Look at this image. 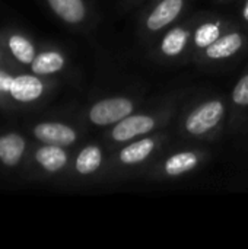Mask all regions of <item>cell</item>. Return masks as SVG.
Returning a JSON list of instances; mask_svg holds the SVG:
<instances>
[{"label": "cell", "mask_w": 248, "mask_h": 249, "mask_svg": "<svg viewBox=\"0 0 248 249\" xmlns=\"http://www.w3.org/2000/svg\"><path fill=\"white\" fill-rule=\"evenodd\" d=\"M47 77L31 73L26 69H18L12 77L7 95V111L25 109L39 102L48 92Z\"/></svg>", "instance_id": "obj_1"}, {"label": "cell", "mask_w": 248, "mask_h": 249, "mask_svg": "<svg viewBox=\"0 0 248 249\" xmlns=\"http://www.w3.org/2000/svg\"><path fill=\"white\" fill-rule=\"evenodd\" d=\"M155 142L152 139H142L129 146H126L120 152V160L126 165H136L148 159V156L153 152Z\"/></svg>", "instance_id": "obj_14"}, {"label": "cell", "mask_w": 248, "mask_h": 249, "mask_svg": "<svg viewBox=\"0 0 248 249\" xmlns=\"http://www.w3.org/2000/svg\"><path fill=\"white\" fill-rule=\"evenodd\" d=\"M199 165V158L193 152L175 153L165 162V172L171 177L183 175L189 171H193Z\"/></svg>", "instance_id": "obj_15"}, {"label": "cell", "mask_w": 248, "mask_h": 249, "mask_svg": "<svg viewBox=\"0 0 248 249\" xmlns=\"http://www.w3.org/2000/svg\"><path fill=\"white\" fill-rule=\"evenodd\" d=\"M183 6H184V0H161L158 6L148 16L146 20L148 29L159 31L168 26L172 20L177 19Z\"/></svg>", "instance_id": "obj_10"}, {"label": "cell", "mask_w": 248, "mask_h": 249, "mask_svg": "<svg viewBox=\"0 0 248 249\" xmlns=\"http://www.w3.org/2000/svg\"><path fill=\"white\" fill-rule=\"evenodd\" d=\"M45 3L64 23L79 25L86 18V6L83 0H45Z\"/></svg>", "instance_id": "obj_11"}, {"label": "cell", "mask_w": 248, "mask_h": 249, "mask_svg": "<svg viewBox=\"0 0 248 249\" xmlns=\"http://www.w3.org/2000/svg\"><path fill=\"white\" fill-rule=\"evenodd\" d=\"M32 137L42 144L72 146L77 140V133L69 124L60 121H39L31 127Z\"/></svg>", "instance_id": "obj_7"}, {"label": "cell", "mask_w": 248, "mask_h": 249, "mask_svg": "<svg viewBox=\"0 0 248 249\" xmlns=\"http://www.w3.org/2000/svg\"><path fill=\"white\" fill-rule=\"evenodd\" d=\"M189 32L184 28H174L171 29L161 42V50L168 57L178 55L187 45Z\"/></svg>", "instance_id": "obj_16"}, {"label": "cell", "mask_w": 248, "mask_h": 249, "mask_svg": "<svg viewBox=\"0 0 248 249\" xmlns=\"http://www.w3.org/2000/svg\"><path fill=\"white\" fill-rule=\"evenodd\" d=\"M10 66V63L7 61V57L4 54V50H3V44H1V39H0V66Z\"/></svg>", "instance_id": "obj_20"}, {"label": "cell", "mask_w": 248, "mask_h": 249, "mask_svg": "<svg viewBox=\"0 0 248 249\" xmlns=\"http://www.w3.org/2000/svg\"><path fill=\"white\" fill-rule=\"evenodd\" d=\"M66 66V57L60 50L56 48H41L37 51L35 58L32 60L28 70L34 74L50 77L56 73H60Z\"/></svg>", "instance_id": "obj_9"}, {"label": "cell", "mask_w": 248, "mask_h": 249, "mask_svg": "<svg viewBox=\"0 0 248 249\" xmlns=\"http://www.w3.org/2000/svg\"><path fill=\"white\" fill-rule=\"evenodd\" d=\"M18 67L13 66H0V109L7 111V95H9V86L12 82V77Z\"/></svg>", "instance_id": "obj_18"}, {"label": "cell", "mask_w": 248, "mask_h": 249, "mask_svg": "<svg viewBox=\"0 0 248 249\" xmlns=\"http://www.w3.org/2000/svg\"><path fill=\"white\" fill-rule=\"evenodd\" d=\"M244 44V39L240 34L231 32L224 36H219L212 45L206 48V55L212 60H222L237 54Z\"/></svg>", "instance_id": "obj_12"}, {"label": "cell", "mask_w": 248, "mask_h": 249, "mask_svg": "<svg viewBox=\"0 0 248 249\" xmlns=\"http://www.w3.org/2000/svg\"><path fill=\"white\" fill-rule=\"evenodd\" d=\"M225 107L221 101H206L196 107L186 118L184 127L193 136H202L213 130L222 120Z\"/></svg>", "instance_id": "obj_3"}, {"label": "cell", "mask_w": 248, "mask_h": 249, "mask_svg": "<svg viewBox=\"0 0 248 249\" xmlns=\"http://www.w3.org/2000/svg\"><path fill=\"white\" fill-rule=\"evenodd\" d=\"M243 15H244V19L248 22V0H247V3H246V6H244V12H243Z\"/></svg>", "instance_id": "obj_21"}, {"label": "cell", "mask_w": 248, "mask_h": 249, "mask_svg": "<svg viewBox=\"0 0 248 249\" xmlns=\"http://www.w3.org/2000/svg\"><path fill=\"white\" fill-rule=\"evenodd\" d=\"M0 39L10 66L28 70L38 51L34 39L25 32L13 28L0 31Z\"/></svg>", "instance_id": "obj_2"}, {"label": "cell", "mask_w": 248, "mask_h": 249, "mask_svg": "<svg viewBox=\"0 0 248 249\" xmlns=\"http://www.w3.org/2000/svg\"><path fill=\"white\" fill-rule=\"evenodd\" d=\"M31 165L42 174L56 175L61 172L69 163V153L66 147L56 144H39L29 150L28 159Z\"/></svg>", "instance_id": "obj_4"}, {"label": "cell", "mask_w": 248, "mask_h": 249, "mask_svg": "<svg viewBox=\"0 0 248 249\" xmlns=\"http://www.w3.org/2000/svg\"><path fill=\"white\" fill-rule=\"evenodd\" d=\"M219 35H221L219 23H212V22L203 23L194 32V44L199 48H208L219 38Z\"/></svg>", "instance_id": "obj_17"}, {"label": "cell", "mask_w": 248, "mask_h": 249, "mask_svg": "<svg viewBox=\"0 0 248 249\" xmlns=\"http://www.w3.org/2000/svg\"><path fill=\"white\" fill-rule=\"evenodd\" d=\"M232 101L237 105L246 107L248 105V74H246L235 86L232 92Z\"/></svg>", "instance_id": "obj_19"}, {"label": "cell", "mask_w": 248, "mask_h": 249, "mask_svg": "<svg viewBox=\"0 0 248 249\" xmlns=\"http://www.w3.org/2000/svg\"><path fill=\"white\" fill-rule=\"evenodd\" d=\"M29 144L19 131H4L0 134V163L4 168L16 169L25 165L29 155Z\"/></svg>", "instance_id": "obj_6"}, {"label": "cell", "mask_w": 248, "mask_h": 249, "mask_svg": "<svg viewBox=\"0 0 248 249\" xmlns=\"http://www.w3.org/2000/svg\"><path fill=\"white\" fill-rule=\"evenodd\" d=\"M155 127V120L149 115H129L118 121L111 133L115 142H127L137 136L148 134Z\"/></svg>", "instance_id": "obj_8"}, {"label": "cell", "mask_w": 248, "mask_h": 249, "mask_svg": "<svg viewBox=\"0 0 248 249\" xmlns=\"http://www.w3.org/2000/svg\"><path fill=\"white\" fill-rule=\"evenodd\" d=\"M102 163V152L98 146L89 144L83 147L75 159V171L79 175L95 174Z\"/></svg>", "instance_id": "obj_13"}, {"label": "cell", "mask_w": 248, "mask_h": 249, "mask_svg": "<svg viewBox=\"0 0 248 249\" xmlns=\"http://www.w3.org/2000/svg\"><path fill=\"white\" fill-rule=\"evenodd\" d=\"M133 111V102L127 98H107L94 104L88 112L89 121L95 125L117 124Z\"/></svg>", "instance_id": "obj_5"}]
</instances>
